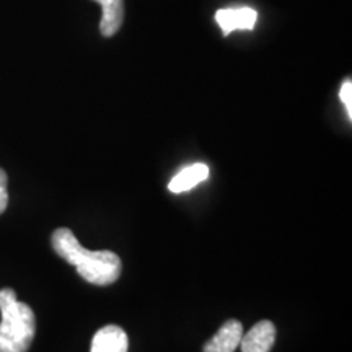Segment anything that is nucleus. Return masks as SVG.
<instances>
[{
	"label": "nucleus",
	"instance_id": "1",
	"mask_svg": "<svg viewBox=\"0 0 352 352\" xmlns=\"http://www.w3.org/2000/svg\"><path fill=\"white\" fill-rule=\"evenodd\" d=\"M51 245L57 256L67 261L83 280L94 285H109L121 276V258L116 253L101 250L90 252L78 243L77 236L69 228H57L51 236Z\"/></svg>",
	"mask_w": 352,
	"mask_h": 352
},
{
	"label": "nucleus",
	"instance_id": "2",
	"mask_svg": "<svg viewBox=\"0 0 352 352\" xmlns=\"http://www.w3.org/2000/svg\"><path fill=\"white\" fill-rule=\"evenodd\" d=\"M0 352H26L36 333L32 307L20 302L13 289L0 290Z\"/></svg>",
	"mask_w": 352,
	"mask_h": 352
},
{
	"label": "nucleus",
	"instance_id": "3",
	"mask_svg": "<svg viewBox=\"0 0 352 352\" xmlns=\"http://www.w3.org/2000/svg\"><path fill=\"white\" fill-rule=\"evenodd\" d=\"M215 21L222 30L223 36H228L235 30H246L252 32L258 21V12L250 7L222 8L215 13Z\"/></svg>",
	"mask_w": 352,
	"mask_h": 352
},
{
	"label": "nucleus",
	"instance_id": "4",
	"mask_svg": "<svg viewBox=\"0 0 352 352\" xmlns=\"http://www.w3.org/2000/svg\"><path fill=\"white\" fill-rule=\"evenodd\" d=\"M276 341V327L263 320L241 336V352H270Z\"/></svg>",
	"mask_w": 352,
	"mask_h": 352
},
{
	"label": "nucleus",
	"instance_id": "5",
	"mask_svg": "<svg viewBox=\"0 0 352 352\" xmlns=\"http://www.w3.org/2000/svg\"><path fill=\"white\" fill-rule=\"evenodd\" d=\"M243 327L239 320H228L220 327L212 340L206 342L204 352H233L240 346Z\"/></svg>",
	"mask_w": 352,
	"mask_h": 352
},
{
	"label": "nucleus",
	"instance_id": "6",
	"mask_svg": "<svg viewBox=\"0 0 352 352\" xmlns=\"http://www.w3.org/2000/svg\"><path fill=\"white\" fill-rule=\"evenodd\" d=\"M127 334L116 324H108L96 331L91 341V352H127Z\"/></svg>",
	"mask_w": 352,
	"mask_h": 352
},
{
	"label": "nucleus",
	"instance_id": "7",
	"mask_svg": "<svg viewBox=\"0 0 352 352\" xmlns=\"http://www.w3.org/2000/svg\"><path fill=\"white\" fill-rule=\"evenodd\" d=\"M103 8L100 32L103 36H113L121 28L124 20V0H94Z\"/></svg>",
	"mask_w": 352,
	"mask_h": 352
},
{
	"label": "nucleus",
	"instance_id": "8",
	"mask_svg": "<svg viewBox=\"0 0 352 352\" xmlns=\"http://www.w3.org/2000/svg\"><path fill=\"white\" fill-rule=\"evenodd\" d=\"M208 176H209L208 165L195 164L179 171V173L170 182L168 189L171 192H176V195H178V192L189 191V189L195 188L196 184H199L204 182V179H208Z\"/></svg>",
	"mask_w": 352,
	"mask_h": 352
},
{
	"label": "nucleus",
	"instance_id": "9",
	"mask_svg": "<svg viewBox=\"0 0 352 352\" xmlns=\"http://www.w3.org/2000/svg\"><path fill=\"white\" fill-rule=\"evenodd\" d=\"M340 98L342 103H344L346 107V111H347V116H349V120L352 118V82L347 78L342 83L341 87V91H340Z\"/></svg>",
	"mask_w": 352,
	"mask_h": 352
},
{
	"label": "nucleus",
	"instance_id": "10",
	"mask_svg": "<svg viewBox=\"0 0 352 352\" xmlns=\"http://www.w3.org/2000/svg\"><path fill=\"white\" fill-rule=\"evenodd\" d=\"M7 184H8V176H7L6 171L0 168V214L6 212V209L8 206Z\"/></svg>",
	"mask_w": 352,
	"mask_h": 352
}]
</instances>
